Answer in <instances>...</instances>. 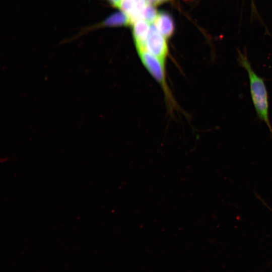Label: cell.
<instances>
[{"label":"cell","mask_w":272,"mask_h":272,"mask_svg":"<svg viewBox=\"0 0 272 272\" xmlns=\"http://www.w3.org/2000/svg\"><path fill=\"white\" fill-rule=\"evenodd\" d=\"M238 61L247 72L251 97L257 117L266 124L272 133L268 115V95L264 80L254 71L245 53L238 52Z\"/></svg>","instance_id":"6da1fadb"},{"label":"cell","mask_w":272,"mask_h":272,"mask_svg":"<svg viewBox=\"0 0 272 272\" xmlns=\"http://www.w3.org/2000/svg\"><path fill=\"white\" fill-rule=\"evenodd\" d=\"M138 53L143 64L161 86L169 107L171 108L176 106L175 101L166 79L165 63L151 54L147 50L139 51Z\"/></svg>","instance_id":"7a4b0ae2"},{"label":"cell","mask_w":272,"mask_h":272,"mask_svg":"<svg viewBox=\"0 0 272 272\" xmlns=\"http://www.w3.org/2000/svg\"><path fill=\"white\" fill-rule=\"evenodd\" d=\"M146 50L151 54L165 63L168 48L165 38L155 25H151L146 42Z\"/></svg>","instance_id":"3957f363"},{"label":"cell","mask_w":272,"mask_h":272,"mask_svg":"<svg viewBox=\"0 0 272 272\" xmlns=\"http://www.w3.org/2000/svg\"><path fill=\"white\" fill-rule=\"evenodd\" d=\"M149 23L143 19L137 20L132 25V36L137 51L146 50L149 34Z\"/></svg>","instance_id":"277c9868"},{"label":"cell","mask_w":272,"mask_h":272,"mask_svg":"<svg viewBox=\"0 0 272 272\" xmlns=\"http://www.w3.org/2000/svg\"><path fill=\"white\" fill-rule=\"evenodd\" d=\"M154 22L157 30L165 38L172 36L174 31V24L169 13L165 11L159 12Z\"/></svg>","instance_id":"5b68a950"},{"label":"cell","mask_w":272,"mask_h":272,"mask_svg":"<svg viewBox=\"0 0 272 272\" xmlns=\"http://www.w3.org/2000/svg\"><path fill=\"white\" fill-rule=\"evenodd\" d=\"M132 23L129 16L123 12L112 14L98 26L99 27L128 26Z\"/></svg>","instance_id":"8992f818"},{"label":"cell","mask_w":272,"mask_h":272,"mask_svg":"<svg viewBox=\"0 0 272 272\" xmlns=\"http://www.w3.org/2000/svg\"><path fill=\"white\" fill-rule=\"evenodd\" d=\"M158 13L153 5L147 4L142 13V18L148 23H153Z\"/></svg>","instance_id":"52a82bcc"},{"label":"cell","mask_w":272,"mask_h":272,"mask_svg":"<svg viewBox=\"0 0 272 272\" xmlns=\"http://www.w3.org/2000/svg\"><path fill=\"white\" fill-rule=\"evenodd\" d=\"M148 4H151L153 6H156L159 4H161L168 0H146Z\"/></svg>","instance_id":"ba28073f"},{"label":"cell","mask_w":272,"mask_h":272,"mask_svg":"<svg viewBox=\"0 0 272 272\" xmlns=\"http://www.w3.org/2000/svg\"><path fill=\"white\" fill-rule=\"evenodd\" d=\"M109 3L113 7L119 8L122 0H107Z\"/></svg>","instance_id":"9c48e42d"},{"label":"cell","mask_w":272,"mask_h":272,"mask_svg":"<svg viewBox=\"0 0 272 272\" xmlns=\"http://www.w3.org/2000/svg\"><path fill=\"white\" fill-rule=\"evenodd\" d=\"M169 1V0H168Z\"/></svg>","instance_id":"30bf717a"}]
</instances>
